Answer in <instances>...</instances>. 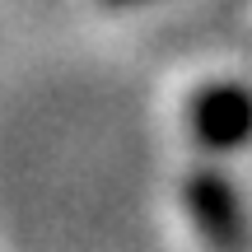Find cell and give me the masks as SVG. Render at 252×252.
I'll return each instance as SVG.
<instances>
[{"instance_id":"obj_1","label":"cell","mask_w":252,"mask_h":252,"mask_svg":"<svg viewBox=\"0 0 252 252\" xmlns=\"http://www.w3.org/2000/svg\"><path fill=\"white\" fill-rule=\"evenodd\" d=\"M182 206H187L191 224H196V234L206 238L210 252H248V238H252L248 210L224 168L196 163L182 178Z\"/></svg>"},{"instance_id":"obj_3","label":"cell","mask_w":252,"mask_h":252,"mask_svg":"<svg viewBox=\"0 0 252 252\" xmlns=\"http://www.w3.org/2000/svg\"><path fill=\"white\" fill-rule=\"evenodd\" d=\"M103 5H117V9H126V5H145V0H103Z\"/></svg>"},{"instance_id":"obj_2","label":"cell","mask_w":252,"mask_h":252,"mask_svg":"<svg viewBox=\"0 0 252 252\" xmlns=\"http://www.w3.org/2000/svg\"><path fill=\"white\" fill-rule=\"evenodd\" d=\"M187 126L201 150L210 154H234L252 140V89L238 80H215L191 94Z\"/></svg>"}]
</instances>
